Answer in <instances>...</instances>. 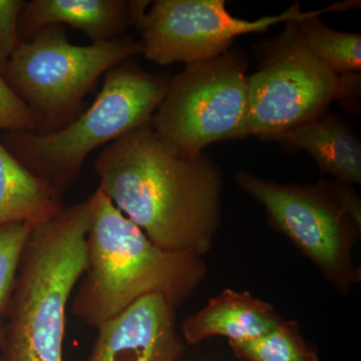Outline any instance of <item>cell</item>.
Instances as JSON below:
<instances>
[{"label":"cell","mask_w":361,"mask_h":361,"mask_svg":"<svg viewBox=\"0 0 361 361\" xmlns=\"http://www.w3.org/2000/svg\"><path fill=\"white\" fill-rule=\"evenodd\" d=\"M94 171L99 189L155 245L198 257L212 247L222 175L205 152L180 155L149 122L111 142Z\"/></svg>","instance_id":"6da1fadb"},{"label":"cell","mask_w":361,"mask_h":361,"mask_svg":"<svg viewBox=\"0 0 361 361\" xmlns=\"http://www.w3.org/2000/svg\"><path fill=\"white\" fill-rule=\"evenodd\" d=\"M87 199V266L71 307L78 319L97 329L144 297L177 307L193 294L205 277L201 257L155 245L99 188Z\"/></svg>","instance_id":"7a4b0ae2"},{"label":"cell","mask_w":361,"mask_h":361,"mask_svg":"<svg viewBox=\"0 0 361 361\" xmlns=\"http://www.w3.org/2000/svg\"><path fill=\"white\" fill-rule=\"evenodd\" d=\"M90 201L33 226L13 291L0 361H63L66 306L87 266Z\"/></svg>","instance_id":"3957f363"},{"label":"cell","mask_w":361,"mask_h":361,"mask_svg":"<svg viewBox=\"0 0 361 361\" xmlns=\"http://www.w3.org/2000/svg\"><path fill=\"white\" fill-rule=\"evenodd\" d=\"M169 80L128 59L106 73L94 101L73 122L51 133L6 132L2 144L63 194L77 182L92 152L151 121Z\"/></svg>","instance_id":"277c9868"},{"label":"cell","mask_w":361,"mask_h":361,"mask_svg":"<svg viewBox=\"0 0 361 361\" xmlns=\"http://www.w3.org/2000/svg\"><path fill=\"white\" fill-rule=\"evenodd\" d=\"M142 52L133 37L77 45L63 25L47 26L20 45L2 77L32 111L35 132L51 133L82 113L102 75Z\"/></svg>","instance_id":"5b68a950"},{"label":"cell","mask_w":361,"mask_h":361,"mask_svg":"<svg viewBox=\"0 0 361 361\" xmlns=\"http://www.w3.org/2000/svg\"><path fill=\"white\" fill-rule=\"evenodd\" d=\"M246 54L240 49L188 63L170 78L149 121L161 142L195 157L214 142L250 135Z\"/></svg>","instance_id":"8992f818"},{"label":"cell","mask_w":361,"mask_h":361,"mask_svg":"<svg viewBox=\"0 0 361 361\" xmlns=\"http://www.w3.org/2000/svg\"><path fill=\"white\" fill-rule=\"evenodd\" d=\"M237 185L264 207L272 224L341 290L355 281L351 247L360 227V204L348 185L289 186L246 172Z\"/></svg>","instance_id":"52a82bcc"},{"label":"cell","mask_w":361,"mask_h":361,"mask_svg":"<svg viewBox=\"0 0 361 361\" xmlns=\"http://www.w3.org/2000/svg\"><path fill=\"white\" fill-rule=\"evenodd\" d=\"M293 23L268 44L258 70L248 77L249 133L265 141L360 92V73L341 75L327 68L306 49Z\"/></svg>","instance_id":"ba28073f"},{"label":"cell","mask_w":361,"mask_h":361,"mask_svg":"<svg viewBox=\"0 0 361 361\" xmlns=\"http://www.w3.org/2000/svg\"><path fill=\"white\" fill-rule=\"evenodd\" d=\"M357 6L358 1H343L302 11L295 4L284 13L246 20L233 16L226 9L224 0H157L151 1L137 27L142 35V54L148 61L160 66L188 65L230 51L240 35L264 32L278 23L308 20Z\"/></svg>","instance_id":"9c48e42d"},{"label":"cell","mask_w":361,"mask_h":361,"mask_svg":"<svg viewBox=\"0 0 361 361\" xmlns=\"http://www.w3.org/2000/svg\"><path fill=\"white\" fill-rule=\"evenodd\" d=\"M175 310L163 296L140 299L97 329L85 361H180L185 345Z\"/></svg>","instance_id":"30bf717a"},{"label":"cell","mask_w":361,"mask_h":361,"mask_svg":"<svg viewBox=\"0 0 361 361\" xmlns=\"http://www.w3.org/2000/svg\"><path fill=\"white\" fill-rule=\"evenodd\" d=\"M151 1L146 0H32L25 2L18 20L21 42L51 25H70L92 42L121 39L137 26Z\"/></svg>","instance_id":"8fae6325"},{"label":"cell","mask_w":361,"mask_h":361,"mask_svg":"<svg viewBox=\"0 0 361 361\" xmlns=\"http://www.w3.org/2000/svg\"><path fill=\"white\" fill-rule=\"evenodd\" d=\"M280 320L269 303L247 292L226 289L205 307L186 317L182 336L190 344L212 336H226L229 342L253 341L270 332Z\"/></svg>","instance_id":"7c38bea8"},{"label":"cell","mask_w":361,"mask_h":361,"mask_svg":"<svg viewBox=\"0 0 361 361\" xmlns=\"http://www.w3.org/2000/svg\"><path fill=\"white\" fill-rule=\"evenodd\" d=\"M273 141L305 151L322 174L331 176L336 182L360 185V141L341 116L324 111Z\"/></svg>","instance_id":"4fadbf2b"},{"label":"cell","mask_w":361,"mask_h":361,"mask_svg":"<svg viewBox=\"0 0 361 361\" xmlns=\"http://www.w3.org/2000/svg\"><path fill=\"white\" fill-rule=\"evenodd\" d=\"M63 194L20 163L0 142V227L37 225L63 210Z\"/></svg>","instance_id":"5bb4252c"},{"label":"cell","mask_w":361,"mask_h":361,"mask_svg":"<svg viewBox=\"0 0 361 361\" xmlns=\"http://www.w3.org/2000/svg\"><path fill=\"white\" fill-rule=\"evenodd\" d=\"M319 18L316 16L293 23L297 35L306 49L337 75L360 73V35L338 32L325 25Z\"/></svg>","instance_id":"9a60e30c"},{"label":"cell","mask_w":361,"mask_h":361,"mask_svg":"<svg viewBox=\"0 0 361 361\" xmlns=\"http://www.w3.org/2000/svg\"><path fill=\"white\" fill-rule=\"evenodd\" d=\"M229 344L244 361H319L317 351L304 341L293 322L280 320L265 336Z\"/></svg>","instance_id":"2e32d148"},{"label":"cell","mask_w":361,"mask_h":361,"mask_svg":"<svg viewBox=\"0 0 361 361\" xmlns=\"http://www.w3.org/2000/svg\"><path fill=\"white\" fill-rule=\"evenodd\" d=\"M33 225L18 222L0 227V315L13 291L18 264Z\"/></svg>","instance_id":"e0dca14e"},{"label":"cell","mask_w":361,"mask_h":361,"mask_svg":"<svg viewBox=\"0 0 361 361\" xmlns=\"http://www.w3.org/2000/svg\"><path fill=\"white\" fill-rule=\"evenodd\" d=\"M35 116L0 73V130H35Z\"/></svg>","instance_id":"ac0fdd59"},{"label":"cell","mask_w":361,"mask_h":361,"mask_svg":"<svg viewBox=\"0 0 361 361\" xmlns=\"http://www.w3.org/2000/svg\"><path fill=\"white\" fill-rule=\"evenodd\" d=\"M25 6L23 0H0V73L23 44L18 35V20Z\"/></svg>","instance_id":"d6986e66"},{"label":"cell","mask_w":361,"mask_h":361,"mask_svg":"<svg viewBox=\"0 0 361 361\" xmlns=\"http://www.w3.org/2000/svg\"><path fill=\"white\" fill-rule=\"evenodd\" d=\"M4 324H2V323L0 322V346H1L2 339H4Z\"/></svg>","instance_id":"ffe728a7"}]
</instances>
